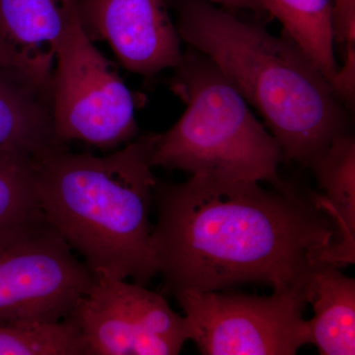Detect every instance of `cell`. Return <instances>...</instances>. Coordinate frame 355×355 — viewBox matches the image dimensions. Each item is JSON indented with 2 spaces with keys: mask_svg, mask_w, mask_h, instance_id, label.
I'll list each match as a JSON object with an SVG mask.
<instances>
[{
  "mask_svg": "<svg viewBox=\"0 0 355 355\" xmlns=\"http://www.w3.org/2000/svg\"><path fill=\"white\" fill-rule=\"evenodd\" d=\"M305 297L315 312L308 321L311 343L320 354H355V280L338 266L322 263L308 280Z\"/></svg>",
  "mask_w": 355,
  "mask_h": 355,
  "instance_id": "obj_13",
  "label": "cell"
},
{
  "mask_svg": "<svg viewBox=\"0 0 355 355\" xmlns=\"http://www.w3.org/2000/svg\"><path fill=\"white\" fill-rule=\"evenodd\" d=\"M0 355H89L74 318L53 323L0 322Z\"/></svg>",
  "mask_w": 355,
  "mask_h": 355,
  "instance_id": "obj_15",
  "label": "cell"
},
{
  "mask_svg": "<svg viewBox=\"0 0 355 355\" xmlns=\"http://www.w3.org/2000/svg\"><path fill=\"white\" fill-rule=\"evenodd\" d=\"M212 4L227 7V8L246 9V10L261 12L265 10L263 0H207Z\"/></svg>",
  "mask_w": 355,
  "mask_h": 355,
  "instance_id": "obj_19",
  "label": "cell"
},
{
  "mask_svg": "<svg viewBox=\"0 0 355 355\" xmlns=\"http://www.w3.org/2000/svg\"><path fill=\"white\" fill-rule=\"evenodd\" d=\"M51 86L0 65V153L37 158L58 146Z\"/></svg>",
  "mask_w": 355,
  "mask_h": 355,
  "instance_id": "obj_11",
  "label": "cell"
},
{
  "mask_svg": "<svg viewBox=\"0 0 355 355\" xmlns=\"http://www.w3.org/2000/svg\"><path fill=\"white\" fill-rule=\"evenodd\" d=\"M74 2L88 38L108 43L128 71L153 76L181 64V38L164 0Z\"/></svg>",
  "mask_w": 355,
  "mask_h": 355,
  "instance_id": "obj_9",
  "label": "cell"
},
{
  "mask_svg": "<svg viewBox=\"0 0 355 355\" xmlns=\"http://www.w3.org/2000/svg\"><path fill=\"white\" fill-rule=\"evenodd\" d=\"M189 340L205 355H293L311 343L305 288L270 296L184 291L176 295Z\"/></svg>",
  "mask_w": 355,
  "mask_h": 355,
  "instance_id": "obj_6",
  "label": "cell"
},
{
  "mask_svg": "<svg viewBox=\"0 0 355 355\" xmlns=\"http://www.w3.org/2000/svg\"><path fill=\"white\" fill-rule=\"evenodd\" d=\"M43 216L35 189V158L0 153V235Z\"/></svg>",
  "mask_w": 355,
  "mask_h": 355,
  "instance_id": "obj_16",
  "label": "cell"
},
{
  "mask_svg": "<svg viewBox=\"0 0 355 355\" xmlns=\"http://www.w3.org/2000/svg\"><path fill=\"white\" fill-rule=\"evenodd\" d=\"M64 0H0V65L51 86Z\"/></svg>",
  "mask_w": 355,
  "mask_h": 355,
  "instance_id": "obj_10",
  "label": "cell"
},
{
  "mask_svg": "<svg viewBox=\"0 0 355 355\" xmlns=\"http://www.w3.org/2000/svg\"><path fill=\"white\" fill-rule=\"evenodd\" d=\"M177 30L218 67L266 121L284 158L311 167L347 116L316 65L286 35L273 36L207 0L177 1Z\"/></svg>",
  "mask_w": 355,
  "mask_h": 355,
  "instance_id": "obj_3",
  "label": "cell"
},
{
  "mask_svg": "<svg viewBox=\"0 0 355 355\" xmlns=\"http://www.w3.org/2000/svg\"><path fill=\"white\" fill-rule=\"evenodd\" d=\"M321 193L312 202L328 217L336 230L328 263L336 266L354 263L355 257V141L340 135L311 166Z\"/></svg>",
  "mask_w": 355,
  "mask_h": 355,
  "instance_id": "obj_12",
  "label": "cell"
},
{
  "mask_svg": "<svg viewBox=\"0 0 355 355\" xmlns=\"http://www.w3.org/2000/svg\"><path fill=\"white\" fill-rule=\"evenodd\" d=\"M175 69L172 90L187 109L169 130L150 135L153 167L293 190L279 175V144L218 67L191 48Z\"/></svg>",
  "mask_w": 355,
  "mask_h": 355,
  "instance_id": "obj_4",
  "label": "cell"
},
{
  "mask_svg": "<svg viewBox=\"0 0 355 355\" xmlns=\"http://www.w3.org/2000/svg\"><path fill=\"white\" fill-rule=\"evenodd\" d=\"M355 22V0H335L334 3V30L343 35Z\"/></svg>",
  "mask_w": 355,
  "mask_h": 355,
  "instance_id": "obj_18",
  "label": "cell"
},
{
  "mask_svg": "<svg viewBox=\"0 0 355 355\" xmlns=\"http://www.w3.org/2000/svg\"><path fill=\"white\" fill-rule=\"evenodd\" d=\"M71 316L89 355H176L189 340L162 295L125 280L94 277Z\"/></svg>",
  "mask_w": 355,
  "mask_h": 355,
  "instance_id": "obj_8",
  "label": "cell"
},
{
  "mask_svg": "<svg viewBox=\"0 0 355 355\" xmlns=\"http://www.w3.org/2000/svg\"><path fill=\"white\" fill-rule=\"evenodd\" d=\"M64 4L67 22L51 78L55 137L101 149L127 144L137 135L132 92L84 32L74 0Z\"/></svg>",
  "mask_w": 355,
  "mask_h": 355,
  "instance_id": "obj_5",
  "label": "cell"
},
{
  "mask_svg": "<svg viewBox=\"0 0 355 355\" xmlns=\"http://www.w3.org/2000/svg\"><path fill=\"white\" fill-rule=\"evenodd\" d=\"M343 67H338L331 83V90L340 102L354 105L355 88V37L345 41Z\"/></svg>",
  "mask_w": 355,
  "mask_h": 355,
  "instance_id": "obj_17",
  "label": "cell"
},
{
  "mask_svg": "<svg viewBox=\"0 0 355 355\" xmlns=\"http://www.w3.org/2000/svg\"><path fill=\"white\" fill-rule=\"evenodd\" d=\"M153 200V247L173 295L244 282L305 288L336 243L333 224L313 202L259 182L203 176L157 182Z\"/></svg>",
  "mask_w": 355,
  "mask_h": 355,
  "instance_id": "obj_1",
  "label": "cell"
},
{
  "mask_svg": "<svg viewBox=\"0 0 355 355\" xmlns=\"http://www.w3.org/2000/svg\"><path fill=\"white\" fill-rule=\"evenodd\" d=\"M94 275L44 217L0 235V322L71 316Z\"/></svg>",
  "mask_w": 355,
  "mask_h": 355,
  "instance_id": "obj_7",
  "label": "cell"
},
{
  "mask_svg": "<svg viewBox=\"0 0 355 355\" xmlns=\"http://www.w3.org/2000/svg\"><path fill=\"white\" fill-rule=\"evenodd\" d=\"M263 8L284 26L286 35L312 60L329 83L340 65L335 55L331 0H263Z\"/></svg>",
  "mask_w": 355,
  "mask_h": 355,
  "instance_id": "obj_14",
  "label": "cell"
},
{
  "mask_svg": "<svg viewBox=\"0 0 355 355\" xmlns=\"http://www.w3.org/2000/svg\"><path fill=\"white\" fill-rule=\"evenodd\" d=\"M150 149L148 135L102 157L62 146L35 159L42 214L94 277L144 286L158 273L149 222L158 182Z\"/></svg>",
  "mask_w": 355,
  "mask_h": 355,
  "instance_id": "obj_2",
  "label": "cell"
}]
</instances>
